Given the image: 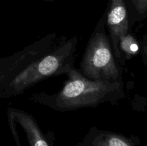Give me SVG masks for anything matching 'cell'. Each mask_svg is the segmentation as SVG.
Returning <instances> with one entry per match:
<instances>
[{
    "mask_svg": "<svg viewBox=\"0 0 147 146\" xmlns=\"http://www.w3.org/2000/svg\"><path fill=\"white\" fill-rule=\"evenodd\" d=\"M77 36L51 33L0 61V98L16 97L40 82L74 67Z\"/></svg>",
    "mask_w": 147,
    "mask_h": 146,
    "instance_id": "1",
    "label": "cell"
},
{
    "mask_svg": "<svg viewBox=\"0 0 147 146\" xmlns=\"http://www.w3.org/2000/svg\"><path fill=\"white\" fill-rule=\"evenodd\" d=\"M63 88L53 94H33L30 100L60 112L95 107L105 102L115 104L126 97L123 82L88 78L75 67L67 73Z\"/></svg>",
    "mask_w": 147,
    "mask_h": 146,
    "instance_id": "2",
    "label": "cell"
},
{
    "mask_svg": "<svg viewBox=\"0 0 147 146\" xmlns=\"http://www.w3.org/2000/svg\"><path fill=\"white\" fill-rule=\"evenodd\" d=\"M106 14L99 19L82 58L81 72L93 80L122 82L110 37L106 31Z\"/></svg>",
    "mask_w": 147,
    "mask_h": 146,
    "instance_id": "3",
    "label": "cell"
},
{
    "mask_svg": "<svg viewBox=\"0 0 147 146\" xmlns=\"http://www.w3.org/2000/svg\"><path fill=\"white\" fill-rule=\"evenodd\" d=\"M105 14L106 26L109 29L116 60L121 65H124L119 45L121 38L128 34L129 30L130 19L125 0H109Z\"/></svg>",
    "mask_w": 147,
    "mask_h": 146,
    "instance_id": "4",
    "label": "cell"
},
{
    "mask_svg": "<svg viewBox=\"0 0 147 146\" xmlns=\"http://www.w3.org/2000/svg\"><path fill=\"white\" fill-rule=\"evenodd\" d=\"M119 47L124 62L136 55L140 50V45L138 41L130 33L125 34L121 38Z\"/></svg>",
    "mask_w": 147,
    "mask_h": 146,
    "instance_id": "5",
    "label": "cell"
},
{
    "mask_svg": "<svg viewBox=\"0 0 147 146\" xmlns=\"http://www.w3.org/2000/svg\"><path fill=\"white\" fill-rule=\"evenodd\" d=\"M130 21L135 24L147 18V0H125Z\"/></svg>",
    "mask_w": 147,
    "mask_h": 146,
    "instance_id": "6",
    "label": "cell"
},
{
    "mask_svg": "<svg viewBox=\"0 0 147 146\" xmlns=\"http://www.w3.org/2000/svg\"><path fill=\"white\" fill-rule=\"evenodd\" d=\"M96 146H131L126 139L109 132H101L96 137Z\"/></svg>",
    "mask_w": 147,
    "mask_h": 146,
    "instance_id": "7",
    "label": "cell"
},
{
    "mask_svg": "<svg viewBox=\"0 0 147 146\" xmlns=\"http://www.w3.org/2000/svg\"><path fill=\"white\" fill-rule=\"evenodd\" d=\"M142 53L143 56L144 60L147 64V37L145 36L142 44Z\"/></svg>",
    "mask_w": 147,
    "mask_h": 146,
    "instance_id": "8",
    "label": "cell"
},
{
    "mask_svg": "<svg viewBox=\"0 0 147 146\" xmlns=\"http://www.w3.org/2000/svg\"><path fill=\"white\" fill-rule=\"evenodd\" d=\"M38 1H48V2H53L55 0H38Z\"/></svg>",
    "mask_w": 147,
    "mask_h": 146,
    "instance_id": "9",
    "label": "cell"
},
{
    "mask_svg": "<svg viewBox=\"0 0 147 146\" xmlns=\"http://www.w3.org/2000/svg\"><path fill=\"white\" fill-rule=\"evenodd\" d=\"M146 37H147V34H146Z\"/></svg>",
    "mask_w": 147,
    "mask_h": 146,
    "instance_id": "10",
    "label": "cell"
}]
</instances>
